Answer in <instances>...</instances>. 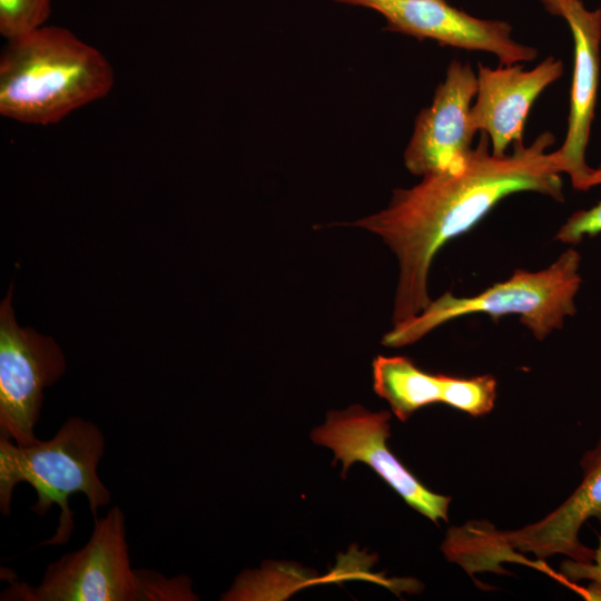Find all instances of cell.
<instances>
[{
    "instance_id": "obj_1",
    "label": "cell",
    "mask_w": 601,
    "mask_h": 601,
    "mask_svg": "<svg viewBox=\"0 0 601 601\" xmlns=\"http://www.w3.org/2000/svg\"><path fill=\"white\" fill-rule=\"evenodd\" d=\"M480 134L461 166L395 189L387 207L351 224L380 236L397 258L393 325L431 303L427 278L439 250L472 229L502 199L533 191L564 200L562 173L549 151L555 144L552 132L543 131L530 145H514L504 156L493 155L487 135Z\"/></svg>"
},
{
    "instance_id": "obj_10",
    "label": "cell",
    "mask_w": 601,
    "mask_h": 601,
    "mask_svg": "<svg viewBox=\"0 0 601 601\" xmlns=\"http://www.w3.org/2000/svg\"><path fill=\"white\" fill-rule=\"evenodd\" d=\"M563 18L573 37V71L570 88L568 127L561 147L553 157L571 185L588 191L597 185V168L588 165L589 146L595 115L601 67V8L589 9L582 0H564Z\"/></svg>"
},
{
    "instance_id": "obj_6",
    "label": "cell",
    "mask_w": 601,
    "mask_h": 601,
    "mask_svg": "<svg viewBox=\"0 0 601 601\" xmlns=\"http://www.w3.org/2000/svg\"><path fill=\"white\" fill-rule=\"evenodd\" d=\"M582 480L555 510L533 524L514 531H496L491 524L471 522L449 530L443 552L469 573L496 571L503 562L523 554L538 559L563 554L575 561H591L593 550L579 534L583 524L601 515V436L580 461Z\"/></svg>"
},
{
    "instance_id": "obj_3",
    "label": "cell",
    "mask_w": 601,
    "mask_h": 601,
    "mask_svg": "<svg viewBox=\"0 0 601 601\" xmlns=\"http://www.w3.org/2000/svg\"><path fill=\"white\" fill-rule=\"evenodd\" d=\"M105 446L98 425L79 416L69 417L48 441L20 445L0 436L1 513L9 515L13 489L26 482L36 490L37 502L31 511L38 516H43L53 504L60 508L53 535L38 545L66 544L75 528L70 495H86L93 520L98 519V509L111 501L109 489L97 473Z\"/></svg>"
},
{
    "instance_id": "obj_13",
    "label": "cell",
    "mask_w": 601,
    "mask_h": 601,
    "mask_svg": "<svg viewBox=\"0 0 601 601\" xmlns=\"http://www.w3.org/2000/svg\"><path fill=\"white\" fill-rule=\"evenodd\" d=\"M373 386L396 417L405 422L416 411L441 403L442 374L427 373L404 356L378 355L373 361Z\"/></svg>"
},
{
    "instance_id": "obj_15",
    "label": "cell",
    "mask_w": 601,
    "mask_h": 601,
    "mask_svg": "<svg viewBox=\"0 0 601 601\" xmlns=\"http://www.w3.org/2000/svg\"><path fill=\"white\" fill-rule=\"evenodd\" d=\"M51 12V0H0V33L8 40L41 27Z\"/></svg>"
},
{
    "instance_id": "obj_5",
    "label": "cell",
    "mask_w": 601,
    "mask_h": 601,
    "mask_svg": "<svg viewBox=\"0 0 601 601\" xmlns=\"http://www.w3.org/2000/svg\"><path fill=\"white\" fill-rule=\"evenodd\" d=\"M581 255L570 247L546 268L516 269L512 276L470 297L444 293L416 316L393 325L382 343L388 347L411 345L452 319L486 314L494 319L518 315L532 335L545 339L575 315V296L581 285Z\"/></svg>"
},
{
    "instance_id": "obj_2",
    "label": "cell",
    "mask_w": 601,
    "mask_h": 601,
    "mask_svg": "<svg viewBox=\"0 0 601 601\" xmlns=\"http://www.w3.org/2000/svg\"><path fill=\"white\" fill-rule=\"evenodd\" d=\"M112 86L104 55L61 27L10 39L0 57V114L20 122H59Z\"/></svg>"
},
{
    "instance_id": "obj_16",
    "label": "cell",
    "mask_w": 601,
    "mask_h": 601,
    "mask_svg": "<svg viewBox=\"0 0 601 601\" xmlns=\"http://www.w3.org/2000/svg\"><path fill=\"white\" fill-rule=\"evenodd\" d=\"M597 185H601V161L597 167ZM601 234V200L588 209L571 214L560 226L555 239L568 245H577L584 238Z\"/></svg>"
},
{
    "instance_id": "obj_8",
    "label": "cell",
    "mask_w": 601,
    "mask_h": 601,
    "mask_svg": "<svg viewBox=\"0 0 601 601\" xmlns=\"http://www.w3.org/2000/svg\"><path fill=\"white\" fill-rule=\"evenodd\" d=\"M387 411L370 412L361 405L332 411L325 424L312 432V440L329 447L336 461H342L343 476L348 467L362 462L370 466L412 509L437 523L447 521L450 496L432 492L416 479L390 451Z\"/></svg>"
},
{
    "instance_id": "obj_12",
    "label": "cell",
    "mask_w": 601,
    "mask_h": 601,
    "mask_svg": "<svg viewBox=\"0 0 601 601\" xmlns=\"http://www.w3.org/2000/svg\"><path fill=\"white\" fill-rule=\"evenodd\" d=\"M563 72V61L552 56L532 69L519 63L497 68L477 63L471 126L475 132L487 135L493 155L504 156L511 145L524 144L523 132L531 107Z\"/></svg>"
},
{
    "instance_id": "obj_11",
    "label": "cell",
    "mask_w": 601,
    "mask_h": 601,
    "mask_svg": "<svg viewBox=\"0 0 601 601\" xmlns=\"http://www.w3.org/2000/svg\"><path fill=\"white\" fill-rule=\"evenodd\" d=\"M477 89L476 73L467 62L453 59L432 104L422 109L404 151L406 169L415 176L454 169L463 164L476 132L471 107Z\"/></svg>"
},
{
    "instance_id": "obj_14",
    "label": "cell",
    "mask_w": 601,
    "mask_h": 601,
    "mask_svg": "<svg viewBox=\"0 0 601 601\" xmlns=\"http://www.w3.org/2000/svg\"><path fill=\"white\" fill-rule=\"evenodd\" d=\"M496 380L490 374L457 377L442 374L441 403L477 417L490 413L496 398Z\"/></svg>"
},
{
    "instance_id": "obj_7",
    "label": "cell",
    "mask_w": 601,
    "mask_h": 601,
    "mask_svg": "<svg viewBox=\"0 0 601 601\" xmlns=\"http://www.w3.org/2000/svg\"><path fill=\"white\" fill-rule=\"evenodd\" d=\"M12 292L13 284L0 306V436L28 445L39 440L42 391L63 374L66 361L51 337L18 326Z\"/></svg>"
},
{
    "instance_id": "obj_4",
    "label": "cell",
    "mask_w": 601,
    "mask_h": 601,
    "mask_svg": "<svg viewBox=\"0 0 601 601\" xmlns=\"http://www.w3.org/2000/svg\"><path fill=\"white\" fill-rule=\"evenodd\" d=\"M188 578L132 569L125 515L111 508L95 520L88 542L50 563L37 587L13 582L1 600L23 601H175L191 600Z\"/></svg>"
},
{
    "instance_id": "obj_18",
    "label": "cell",
    "mask_w": 601,
    "mask_h": 601,
    "mask_svg": "<svg viewBox=\"0 0 601 601\" xmlns=\"http://www.w3.org/2000/svg\"><path fill=\"white\" fill-rule=\"evenodd\" d=\"M543 8L552 16L561 17L564 0H539Z\"/></svg>"
},
{
    "instance_id": "obj_9",
    "label": "cell",
    "mask_w": 601,
    "mask_h": 601,
    "mask_svg": "<svg viewBox=\"0 0 601 601\" xmlns=\"http://www.w3.org/2000/svg\"><path fill=\"white\" fill-rule=\"evenodd\" d=\"M363 7L380 13L386 21L385 30L433 40L441 46L469 51L490 52L502 66L530 62L538 49L512 37V26L503 20L471 16L446 0H334Z\"/></svg>"
},
{
    "instance_id": "obj_17",
    "label": "cell",
    "mask_w": 601,
    "mask_h": 601,
    "mask_svg": "<svg viewBox=\"0 0 601 601\" xmlns=\"http://www.w3.org/2000/svg\"><path fill=\"white\" fill-rule=\"evenodd\" d=\"M561 572L569 580H589L601 585V535L591 561L568 559L561 564Z\"/></svg>"
}]
</instances>
